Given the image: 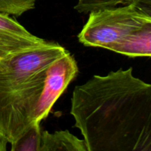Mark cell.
<instances>
[{
    "label": "cell",
    "instance_id": "1",
    "mask_svg": "<svg viewBox=\"0 0 151 151\" xmlns=\"http://www.w3.org/2000/svg\"><path fill=\"white\" fill-rule=\"evenodd\" d=\"M70 114L88 151H151V84L132 68L77 86Z\"/></svg>",
    "mask_w": 151,
    "mask_h": 151
},
{
    "label": "cell",
    "instance_id": "2",
    "mask_svg": "<svg viewBox=\"0 0 151 151\" xmlns=\"http://www.w3.org/2000/svg\"><path fill=\"white\" fill-rule=\"evenodd\" d=\"M66 52L58 44L48 42L0 59V134L10 145L34 122L47 69Z\"/></svg>",
    "mask_w": 151,
    "mask_h": 151
},
{
    "label": "cell",
    "instance_id": "3",
    "mask_svg": "<svg viewBox=\"0 0 151 151\" xmlns=\"http://www.w3.org/2000/svg\"><path fill=\"white\" fill-rule=\"evenodd\" d=\"M142 16L128 4L93 10L78 34V41L86 47H101L111 51Z\"/></svg>",
    "mask_w": 151,
    "mask_h": 151
},
{
    "label": "cell",
    "instance_id": "4",
    "mask_svg": "<svg viewBox=\"0 0 151 151\" xmlns=\"http://www.w3.org/2000/svg\"><path fill=\"white\" fill-rule=\"evenodd\" d=\"M78 73L75 58L69 51L56 59L47 71L44 87L35 114L34 122L47 117L52 108Z\"/></svg>",
    "mask_w": 151,
    "mask_h": 151
},
{
    "label": "cell",
    "instance_id": "5",
    "mask_svg": "<svg viewBox=\"0 0 151 151\" xmlns=\"http://www.w3.org/2000/svg\"><path fill=\"white\" fill-rule=\"evenodd\" d=\"M111 51L131 58L151 57V19L142 16Z\"/></svg>",
    "mask_w": 151,
    "mask_h": 151
},
{
    "label": "cell",
    "instance_id": "6",
    "mask_svg": "<svg viewBox=\"0 0 151 151\" xmlns=\"http://www.w3.org/2000/svg\"><path fill=\"white\" fill-rule=\"evenodd\" d=\"M40 151H88V149L83 139H79L66 130L52 134L43 131Z\"/></svg>",
    "mask_w": 151,
    "mask_h": 151
},
{
    "label": "cell",
    "instance_id": "7",
    "mask_svg": "<svg viewBox=\"0 0 151 151\" xmlns=\"http://www.w3.org/2000/svg\"><path fill=\"white\" fill-rule=\"evenodd\" d=\"M48 41L37 36L32 38H23L15 40H6L0 38V59L12 53L29 51L44 47Z\"/></svg>",
    "mask_w": 151,
    "mask_h": 151
},
{
    "label": "cell",
    "instance_id": "8",
    "mask_svg": "<svg viewBox=\"0 0 151 151\" xmlns=\"http://www.w3.org/2000/svg\"><path fill=\"white\" fill-rule=\"evenodd\" d=\"M41 131L39 122H33L27 131L11 145L12 151H40Z\"/></svg>",
    "mask_w": 151,
    "mask_h": 151
},
{
    "label": "cell",
    "instance_id": "9",
    "mask_svg": "<svg viewBox=\"0 0 151 151\" xmlns=\"http://www.w3.org/2000/svg\"><path fill=\"white\" fill-rule=\"evenodd\" d=\"M35 36L9 16L0 13V38L15 40Z\"/></svg>",
    "mask_w": 151,
    "mask_h": 151
},
{
    "label": "cell",
    "instance_id": "10",
    "mask_svg": "<svg viewBox=\"0 0 151 151\" xmlns=\"http://www.w3.org/2000/svg\"><path fill=\"white\" fill-rule=\"evenodd\" d=\"M37 0H0V13L20 16L35 7Z\"/></svg>",
    "mask_w": 151,
    "mask_h": 151
},
{
    "label": "cell",
    "instance_id": "11",
    "mask_svg": "<svg viewBox=\"0 0 151 151\" xmlns=\"http://www.w3.org/2000/svg\"><path fill=\"white\" fill-rule=\"evenodd\" d=\"M128 0H78L75 9L79 13H90L93 10H102L116 7L118 4H125Z\"/></svg>",
    "mask_w": 151,
    "mask_h": 151
},
{
    "label": "cell",
    "instance_id": "12",
    "mask_svg": "<svg viewBox=\"0 0 151 151\" xmlns=\"http://www.w3.org/2000/svg\"><path fill=\"white\" fill-rule=\"evenodd\" d=\"M126 4L132 6L139 14L151 19V0H128Z\"/></svg>",
    "mask_w": 151,
    "mask_h": 151
},
{
    "label": "cell",
    "instance_id": "13",
    "mask_svg": "<svg viewBox=\"0 0 151 151\" xmlns=\"http://www.w3.org/2000/svg\"><path fill=\"white\" fill-rule=\"evenodd\" d=\"M8 144L6 139L3 136L0 135V151H5L7 150V145Z\"/></svg>",
    "mask_w": 151,
    "mask_h": 151
},
{
    "label": "cell",
    "instance_id": "14",
    "mask_svg": "<svg viewBox=\"0 0 151 151\" xmlns=\"http://www.w3.org/2000/svg\"><path fill=\"white\" fill-rule=\"evenodd\" d=\"M0 135H1V134H0ZM1 136H2V135H1Z\"/></svg>",
    "mask_w": 151,
    "mask_h": 151
}]
</instances>
